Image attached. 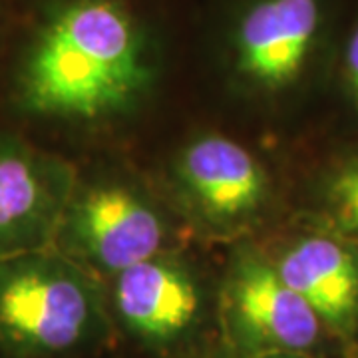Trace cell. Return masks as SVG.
Listing matches in <instances>:
<instances>
[{"instance_id":"1","label":"cell","mask_w":358,"mask_h":358,"mask_svg":"<svg viewBox=\"0 0 358 358\" xmlns=\"http://www.w3.org/2000/svg\"><path fill=\"white\" fill-rule=\"evenodd\" d=\"M150 76L152 42L128 0H48L16 50L6 103L34 122L100 117Z\"/></svg>"},{"instance_id":"2","label":"cell","mask_w":358,"mask_h":358,"mask_svg":"<svg viewBox=\"0 0 358 358\" xmlns=\"http://www.w3.org/2000/svg\"><path fill=\"white\" fill-rule=\"evenodd\" d=\"M350 0H245L227 32L233 66L268 94L329 78Z\"/></svg>"},{"instance_id":"3","label":"cell","mask_w":358,"mask_h":358,"mask_svg":"<svg viewBox=\"0 0 358 358\" xmlns=\"http://www.w3.org/2000/svg\"><path fill=\"white\" fill-rule=\"evenodd\" d=\"M94 322V293L64 257L42 247L0 259V355L64 357Z\"/></svg>"},{"instance_id":"4","label":"cell","mask_w":358,"mask_h":358,"mask_svg":"<svg viewBox=\"0 0 358 358\" xmlns=\"http://www.w3.org/2000/svg\"><path fill=\"white\" fill-rule=\"evenodd\" d=\"M227 299L235 333L261 352L308 357L327 334L315 310L268 259H243L233 271Z\"/></svg>"},{"instance_id":"5","label":"cell","mask_w":358,"mask_h":358,"mask_svg":"<svg viewBox=\"0 0 358 358\" xmlns=\"http://www.w3.org/2000/svg\"><path fill=\"white\" fill-rule=\"evenodd\" d=\"M282 281L305 299L334 338L358 341V247L338 233L308 223L275 259Z\"/></svg>"},{"instance_id":"6","label":"cell","mask_w":358,"mask_h":358,"mask_svg":"<svg viewBox=\"0 0 358 358\" xmlns=\"http://www.w3.org/2000/svg\"><path fill=\"white\" fill-rule=\"evenodd\" d=\"M62 199L60 166L13 131H0V259L46 247Z\"/></svg>"},{"instance_id":"7","label":"cell","mask_w":358,"mask_h":358,"mask_svg":"<svg viewBox=\"0 0 358 358\" xmlns=\"http://www.w3.org/2000/svg\"><path fill=\"white\" fill-rule=\"evenodd\" d=\"M66 237L110 271L154 259L164 241V225L154 209L124 187H96L72 205Z\"/></svg>"},{"instance_id":"8","label":"cell","mask_w":358,"mask_h":358,"mask_svg":"<svg viewBox=\"0 0 358 358\" xmlns=\"http://www.w3.org/2000/svg\"><path fill=\"white\" fill-rule=\"evenodd\" d=\"M179 173L199 205L221 221L255 213L267 201L263 166L243 145L221 136L193 141L181 157Z\"/></svg>"},{"instance_id":"9","label":"cell","mask_w":358,"mask_h":358,"mask_svg":"<svg viewBox=\"0 0 358 358\" xmlns=\"http://www.w3.org/2000/svg\"><path fill=\"white\" fill-rule=\"evenodd\" d=\"M114 299L124 322L152 343H167L185 333L201 301L185 271L155 257L117 273Z\"/></svg>"},{"instance_id":"10","label":"cell","mask_w":358,"mask_h":358,"mask_svg":"<svg viewBox=\"0 0 358 358\" xmlns=\"http://www.w3.org/2000/svg\"><path fill=\"white\" fill-rule=\"evenodd\" d=\"M313 223L338 233L358 247V143L319 167L310 181Z\"/></svg>"},{"instance_id":"11","label":"cell","mask_w":358,"mask_h":358,"mask_svg":"<svg viewBox=\"0 0 358 358\" xmlns=\"http://www.w3.org/2000/svg\"><path fill=\"white\" fill-rule=\"evenodd\" d=\"M329 80L358 122V0H350L336 40Z\"/></svg>"},{"instance_id":"12","label":"cell","mask_w":358,"mask_h":358,"mask_svg":"<svg viewBox=\"0 0 358 358\" xmlns=\"http://www.w3.org/2000/svg\"><path fill=\"white\" fill-rule=\"evenodd\" d=\"M0 358H16V357H8V355H0Z\"/></svg>"},{"instance_id":"13","label":"cell","mask_w":358,"mask_h":358,"mask_svg":"<svg viewBox=\"0 0 358 358\" xmlns=\"http://www.w3.org/2000/svg\"><path fill=\"white\" fill-rule=\"evenodd\" d=\"M294 358H303V357H294Z\"/></svg>"},{"instance_id":"14","label":"cell","mask_w":358,"mask_h":358,"mask_svg":"<svg viewBox=\"0 0 358 358\" xmlns=\"http://www.w3.org/2000/svg\"><path fill=\"white\" fill-rule=\"evenodd\" d=\"M0 2H2V0H0Z\"/></svg>"}]
</instances>
